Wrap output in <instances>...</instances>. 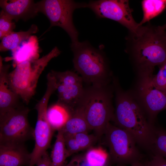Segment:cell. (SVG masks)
Wrapping results in <instances>:
<instances>
[{"label": "cell", "mask_w": 166, "mask_h": 166, "mask_svg": "<svg viewBox=\"0 0 166 166\" xmlns=\"http://www.w3.org/2000/svg\"><path fill=\"white\" fill-rule=\"evenodd\" d=\"M86 7L91 10L98 18H106L117 22L132 34H138L142 26L134 20L128 0L92 1L86 3Z\"/></svg>", "instance_id": "cell-9"}, {"label": "cell", "mask_w": 166, "mask_h": 166, "mask_svg": "<svg viewBox=\"0 0 166 166\" xmlns=\"http://www.w3.org/2000/svg\"><path fill=\"white\" fill-rule=\"evenodd\" d=\"M162 34L163 38L166 41V32L165 31H162Z\"/></svg>", "instance_id": "cell-33"}, {"label": "cell", "mask_w": 166, "mask_h": 166, "mask_svg": "<svg viewBox=\"0 0 166 166\" xmlns=\"http://www.w3.org/2000/svg\"><path fill=\"white\" fill-rule=\"evenodd\" d=\"M55 78L58 93L57 102L72 112L76 107L84 92L81 76L71 71H51Z\"/></svg>", "instance_id": "cell-12"}, {"label": "cell", "mask_w": 166, "mask_h": 166, "mask_svg": "<svg viewBox=\"0 0 166 166\" xmlns=\"http://www.w3.org/2000/svg\"><path fill=\"white\" fill-rule=\"evenodd\" d=\"M73 62L83 81L95 85L108 84L110 75L105 56L87 41L71 44Z\"/></svg>", "instance_id": "cell-5"}, {"label": "cell", "mask_w": 166, "mask_h": 166, "mask_svg": "<svg viewBox=\"0 0 166 166\" xmlns=\"http://www.w3.org/2000/svg\"><path fill=\"white\" fill-rule=\"evenodd\" d=\"M30 110L20 105L0 116V144H24L34 139V129L28 119Z\"/></svg>", "instance_id": "cell-8"}, {"label": "cell", "mask_w": 166, "mask_h": 166, "mask_svg": "<svg viewBox=\"0 0 166 166\" xmlns=\"http://www.w3.org/2000/svg\"><path fill=\"white\" fill-rule=\"evenodd\" d=\"M12 52V56L5 58V61L12 60L15 67L24 61L39 58L40 50L37 37L32 35Z\"/></svg>", "instance_id": "cell-16"}, {"label": "cell", "mask_w": 166, "mask_h": 166, "mask_svg": "<svg viewBox=\"0 0 166 166\" xmlns=\"http://www.w3.org/2000/svg\"><path fill=\"white\" fill-rule=\"evenodd\" d=\"M126 40L125 51L139 73L153 72L155 66L166 61V41L157 27L142 26L138 34L129 32Z\"/></svg>", "instance_id": "cell-1"}, {"label": "cell", "mask_w": 166, "mask_h": 166, "mask_svg": "<svg viewBox=\"0 0 166 166\" xmlns=\"http://www.w3.org/2000/svg\"><path fill=\"white\" fill-rule=\"evenodd\" d=\"M13 20L2 10L0 13V39L9 34L14 31L15 27Z\"/></svg>", "instance_id": "cell-24"}, {"label": "cell", "mask_w": 166, "mask_h": 166, "mask_svg": "<svg viewBox=\"0 0 166 166\" xmlns=\"http://www.w3.org/2000/svg\"><path fill=\"white\" fill-rule=\"evenodd\" d=\"M30 160L24 144H0V166H29Z\"/></svg>", "instance_id": "cell-15"}, {"label": "cell", "mask_w": 166, "mask_h": 166, "mask_svg": "<svg viewBox=\"0 0 166 166\" xmlns=\"http://www.w3.org/2000/svg\"><path fill=\"white\" fill-rule=\"evenodd\" d=\"M158 29L161 31H164L166 29V23L162 26H158Z\"/></svg>", "instance_id": "cell-32"}, {"label": "cell", "mask_w": 166, "mask_h": 166, "mask_svg": "<svg viewBox=\"0 0 166 166\" xmlns=\"http://www.w3.org/2000/svg\"><path fill=\"white\" fill-rule=\"evenodd\" d=\"M38 30V26L35 24L31 25L26 31H13L1 39L0 44V51H11L16 49L24 41L30 38L32 34Z\"/></svg>", "instance_id": "cell-17"}, {"label": "cell", "mask_w": 166, "mask_h": 166, "mask_svg": "<svg viewBox=\"0 0 166 166\" xmlns=\"http://www.w3.org/2000/svg\"><path fill=\"white\" fill-rule=\"evenodd\" d=\"M0 6L2 10L16 21L26 20L38 13L36 3L32 0H1Z\"/></svg>", "instance_id": "cell-14"}, {"label": "cell", "mask_w": 166, "mask_h": 166, "mask_svg": "<svg viewBox=\"0 0 166 166\" xmlns=\"http://www.w3.org/2000/svg\"><path fill=\"white\" fill-rule=\"evenodd\" d=\"M81 150L92 147L99 139L95 135L81 132L73 135Z\"/></svg>", "instance_id": "cell-26"}, {"label": "cell", "mask_w": 166, "mask_h": 166, "mask_svg": "<svg viewBox=\"0 0 166 166\" xmlns=\"http://www.w3.org/2000/svg\"><path fill=\"white\" fill-rule=\"evenodd\" d=\"M58 131L50 156L53 166H63L68 157L63 132L61 130Z\"/></svg>", "instance_id": "cell-20"}, {"label": "cell", "mask_w": 166, "mask_h": 166, "mask_svg": "<svg viewBox=\"0 0 166 166\" xmlns=\"http://www.w3.org/2000/svg\"><path fill=\"white\" fill-rule=\"evenodd\" d=\"M80 159L78 158H73L69 163L65 164L63 166H81L80 165Z\"/></svg>", "instance_id": "cell-30"}, {"label": "cell", "mask_w": 166, "mask_h": 166, "mask_svg": "<svg viewBox=\"0 0 166 166\" xmlns=\"http://www.w3.org/2000/svg\"><path fill=\"white\" fill-rule=\"evenodd\" d=\"M60 130L64 133L73 135L81 132L88 133L91 130L84 116L76 110L71 113L69 119Z\"/></svg>", "instance_id": "cell-19"}, {"label": "cell", "mask_w": 166, "mask_h": 166, "mask_svg": "<svg viewBox=\"0 0 166 166\" xmlns=\"http://www.w3.org/2000/svg\"><path fill=\"white\" fill-rule=\"evenodd\" d=\"M104 135L112 162L125 166L142 161L143 156L136 140L126 130L110 123Z\"/></svg>", "instance_id": "cell-6"}, {"label": "cell", "mask_w": 166, "mask_h": 166, "mask_svg": "<svg viewBox=\"0 0 166 166\" xmlns=\"http://www.w3.org/2000/svg\"><path fill=\"white\" fill-rule=\"evenodd\" d=\"M61 51L56 46L40 58L28 60L18 65L8 76L11 89L28 104L36 93L38 79L45 67Z\"/></svg>", "instance_id": "cell-4"}, {"label": "cell", "mask_w": 166, "mask_h": 166, "mask_svg": "<svg viewBox=\"0 0 166 166\" xmlns=\"http://www.w3.org/2000/svg\"><path fill=\"white\" fill-rule=\"evenodd\" d=\"M160 66L158 73L153 76L152 81L156 87L166 95V61Z\"/></svg>", "instance_id": "cell-25"}, {"label": "cell", "mask_w": 166, "mask_h": 166, "mask_svg": "<svg viewBox=\"0 0 166 166\" xmlns=\"http://www.w3.org/2000/svg\"><path fill=\"white\" fill-rule=\"evenodd\" d=\"M151 151L152 153L166 159V131L163 128L155 126L154 140Z\"/></svg>", "instance_id": "cell-23"}, {"label": "cell", "mask_w": 166, "mask_h": 166, "mask_svg": "<svg viewBox=\"0 0 166 166\" xmlns=\"http://www.w3.org/2000/svg\"><path fill=\"white\" fill-rule=\"evenodd\" d=\"M0 56V116L15 109L20 105L19 97L10 88L8 76L10 65L3 63Z\"/></svg>", "instance_id": "cell-13"}, {"label": "cell", "mask_w": 166, "mask_h": 166, "mask_svg": "<svg viewBox=\"0 0 166 166\" xmlns=\"http://www.w3.org/2000/svg\"><path fill=\"white\" fill-rule=\"evenodd\" d=\"M88 166H106L110 160L109 154L101 147L91 148L84 157Z\"/></svg>", "instance_id": "cell-22"}, {"label": "cell", "mask_w": 166, "mask_h": 166, "mask_svg": "<svg viewBox=\"0 0 166 166\" xmlns=\"http://www.w3.org/2000/svg\"><path fill=\"white\" fill-rule=\"evenodd\" d=\"M47 115L48 121L53 130L58 131L69 120L70 113L64 106L57 102L48 108Z\"/></svg>", "instance_id": "cell-18"}, {"label": "cell", "mask_w": 166, "mask_h": 166, "mask_svg": "<svg viewBox=\"0 0 166 166\" xmlns=\"http://www.w3.org/2000/svg\"><path fill=\"white\" fill-rule=\"evenodd\" d=\"M139 74V103L149 122L154 125L158 114L166 110V95L154 85L152 81L153 73Z\"/></svg>", "instance_id": "cell-11"}, {"label": "cell", "mask_w": 166, "mask_h": 166, "mask_svg": "<svg viewBox=\"0 0 166 166\" xmlns=\"http://www.w3.org/2000/svg\"><path fill=\"white\" fill-rule=\"evenodd\" d=\"M86 5L71 0H42L36 3V8L37 13H42L49 20V29L54 26L61 28L73 43L79 42V33L73 22V12L77 9L86 7Z\"/></svg>", "instance_id": "cell-7"}, {"label": "cell", "mask_w": 166, "mask_h": 166, "mask_svg": "<svg viewBox=\"0 0 166 166\" xmlns=\"http://www.w3.org/2000/svg\"><path fill=\"white\" fill-rule=\"evenodd\" d=\"M117 88L116 108L112 121L115 125L129 132L137 144L151 150L155 125L150 123L139 103L131 94Z\"/></svg>", "instance_id": "cell-2"}, {"label": "cell", "mask_w": 166, "mask_h": 166, "mask_svg": "<svg viewBox=\"0 0 166 166\" xmlns=\"http://www.w3.org/2000/svg\"><path fill=\"white\" fill-rule=\"evenodd\" d=\"M64 136L68 157L81 150L73 135L64 133Z\"/></svg>", "instance_id": "cell-27"}, {"label": "cell", "mask_w": 166, "mask_h": 166, "mask_svg": "<svg viewBox=\"0 0 166 166\" xmlns=\"http://www.w3.org/2000/svg\"><path fill=\"white\" fill-rule=\"evenodd\" d=\"M53 93L52 89L47 88L43 96L34 107L38 114L37 120L34 132L35 144L30 153L29 166H34L36 164L50 146L54 131L48 121L47 112L48 102Z\"/></svg>", "instance_id": "cell-10"}, {"label": "cell", "mask_w": 166, "mask_h": 166, "mask_svg": "<svg viewBox=\"0 0 166 166\" xmlns=\"http://www.w3.org/2000/svg\"><path fill=\"white\" fill-rule=\"evenodd\" d=\"M107 85H92L84 88L83 95L74 110L84 116L91 130L99 139L104 135L113 117L112 94Z\"/></svg>", "instance_id": "cell-3"}, {"label": "cell", "mask_w": 166, "mask_h": 166, "mask_svg": "<svg viewBox=\"0 0 166 166\" xmlns=\"http://www.w3.org/2000/svg\"><path fill=\"white\" fill-rule=\"evenodd\" d=\"M150 158L143 162L144 166H166V159L161 156L152 153Z\"/></svg>", "instance_id": "cell-28"}, {"label": "cell", "mask_w": 166, "mask_h": 166, "mask_svg": "<svg viewBox=\"0 0 166 166\" xmlns=\"http://www.w3.org/2000/svg\"><path fill=\"white\" fill-rule=\"evenodd\" d=\"M117 166H125V165H118ZM131 166H144L143 161L134 163L131 165Z\"/></svg>", "instance_id": "cell-31"}, {"label": "cell", "mask_w": 166, "mask_h": 166, "mask_svg": "<svg viewBox=\"0 0 166 166\" xmlns=\"http://www.w3.org/2000/svg\"><path fill=\"white\" fill-rule=\"evenodd\" d=\"M37 166H53L50 157L46 152L37 161Z\"/></svg>", "instance_id": "cell-29"}, {"label": "cell", "mask_w": 166, "mask_h": 166, "mask_svg": "<svg viewBox=\"0 0 166 166\" xmlns=\"http://www.w3.org/2000/svg\"><path fill=\"white\" fill-rule=\"evenodd\" d=\"M141 4L143 16L140 26L161 13L166 7V0H144Z\"/></svg>", "instance_id": "cell-21"}]
</instances>
